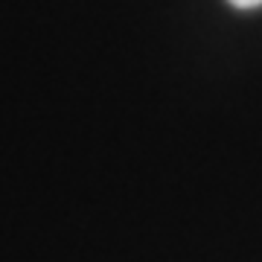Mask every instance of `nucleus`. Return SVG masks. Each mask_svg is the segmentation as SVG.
Returning a JSON list of instances; mask_svg holds the SVG:
<instances>
[{
	"label": "nucleus",
	"instance_id": "nucleus-1",
	"mask_svg": "<svg viewBox=\"0 0 262 262\" xmlns=\"http://www.w3.org/2000/svg\"><path fill=\"white\" fill-rule=\"evenodd\" d=\"M230 6H236V9H256V6H262V0H227Z\"/></svg>",
	"mask_w": 262,
	"mask_h": 262
}]
</instances>
